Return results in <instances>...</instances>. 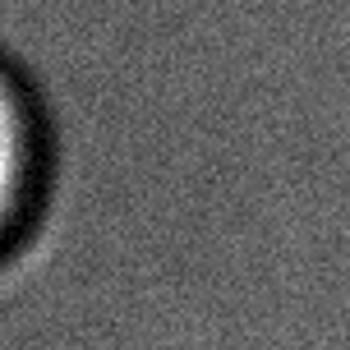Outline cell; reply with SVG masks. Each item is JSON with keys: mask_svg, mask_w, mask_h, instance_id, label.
Instances as JSON below:
<instances>
[{"mask_svg": "<svg viewBox=\"0 0 350 350\" xmlns=\"http://www.w3.org/2000/svg\"><path fill=\"white\" fill-rule=\"evenodd\" d=\"M42 171V134H37L33 102L10 65H0V249L18 240L37 193Z\"/></svg>", "mask_w": 350, "mask_h": 350, "instance_id": "1", "label": "cell"}]
</instances>
